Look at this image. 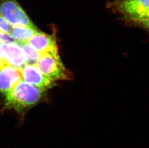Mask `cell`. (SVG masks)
<instances>
[{"label":"cell","instance_id":"4fadbf2b","mask_svg":"<svg viewBox=\"0 0 149 148\" xmlns=\"http://www.w3.org/2000/svg\"><path fill=\"white\" fill-rule=\"evenodd\" d=\"M140 22L142 24L144 27L149 30V19L140 21Z\"/></svg>","mask_w":149,"mask_h":148},{"label":"cell","instance_id":"6da1fadb","mask_svg":"<svg viewBox=\"0 0 149 148\" xmlns=\"http://www.w3.org/2000/svg\"><path fill=\"white\" fill-rule=\"evenodd\" d=\"M42 92V89L21 80L11 90L4 94L5 107L24 113L38 102Z\"/></svg>","mask_w":149,"mask_h":148},{"label":"cell","instance_id":"9c48e42d","mask_svg":"<svg viewBox=\"0 0 149 148\" xmlns=\"http://www.w3.org/2000/svg\"><path fill=\"white\" fill-rule=\"evenodd\" d=\"M149 4V0H119L116 1L114 6L120 13L128 17L136 7L141 5Z\"/></svg>","mask_w":149,"mask_h":148},{"label":"cell","instance_id":"277c9868","mask_svg":"<svg viewBox=\"0 0 149 148\" xmlns=\"http://www.w3.org/2000/svg\"><path fill=\"white\" fill-rule=\"evenodd\" d=\"M0 53L7 64L18 69L27 64L24 52L17 42L0 44Z\"/></svg>","mask_w":149,"mask_h":148},{"label":"cell","instance_id":"ba28073f","mask_svg":"<svg viewBox=\"0 0 149 148\" xmlns=\"http://www.w3.org/2000/svg\"><path fill=\"white\" fill-rule=\"evenodd\" d=\"M37 31L36 28L14 27L12 28L9 34L15 42L21 44L28 42L30 38Z\"/></svg>","mask_w":149,"mask_h":148},{"label":"cell","instance_id":"30bf717a","mask_svg":"<svg viewBox=\"0 0 149 148\" xmlns=\"http://www.w3.org/2000/svg\"><path fill=\"white\" fill-rule=\"evenodd\" d=\"M25 55L27 64L35 65L40 59L41 54L28 42L19 44Z\"/></svg>","mask_w":149,"mask_h":148},{"label":"cell","instance_id":"52a82bcc","mask_svg":"<svg viewBox=\"0 0 149 148\" xmlns=\"http://www.w3.org/2000/svg\"><path fill=\"white\" fill-rule=\"evenodd\" d=\"M21 80L19 69L6 64L0 70V92L6 94Z\"/></svg>","mask_w":149,"mask_h":148},{"label":"cell","instance_id":"7a4b0ae2","mask_svg":"<svg viewBox=\"0 0 149 148\" xmlns=\"http://www.w3.org/2000/svg\"><path fill=\"white\" fill-rule=\"evenodd\" d=\"M45 77L51 81L72 79V74L67 70L58 53H45L35 64Z\"/></svg>","mask_w":149,"mask_h":148},{"label":"cell","instance_id":"3957f363","mask_svg":"<svg viewBox=\"0 0 149 148\" xmlns=\"http://www.w3.org/2000/svg\"><path fill=\"white\" fill-rule=\"evenodd\" d=\"M0 15L12 28H36L16 0H0Z\"/></svg>","mask_w":149,"mask_h":148},{"label":"cell","instance_id":"8fae6325","mask_svg":"<svg viewBox=\"0 0 149 148\" xmlns=\"http://www.w3.org/2000/svg\"><path fill=\"white\" fill-rule=\"evenodd\" d=\"M12 27L0 15V32L9 33Z\"/></svg>","mask_w":149,"mask_h":148},{"label":"cell","instance_id":"7c38bea8","mask_svg":"<svg viewBox=\"0 0 149 148\" xmlns=\"http://www.w3.org/2000/svg\"><path fill=\"white\" fill-rule=\"evenodd\" d=\"M7 64L4 58L1 56V54L0 53V70L3 68V66Z\"/></svg>","mask_w":149,"mask_h":148},{"label":"cell","instance_id":"8992f818","mask_svg":"<svg viewBox=\"0 0 149 148\" xmlns=\"http://www.w3.org/2000/svg\"><path fill=\"white\" fill-rule=\"evenodd\" d=\"M28 43L41 55L45 53H58L56 39L53 35L37 31L30 38Z\"/></svg>","mask_w":149,"mask_h":148},{"label":"cell","instance_id":"5b68a950","mask_svg":"<svg viewBox=\"0 0 149 148\" xmlns=\"http://www.w3.org/2000/svg\"><path fill=\"white\" fill-rule=\"evenodd\" d=\"M23 80L35 87L45 91L54 86L53 81L41 73L36 65L26 64L19 69Z\"/></svg>","mask_w":149,"mask_h":148}]
</instances>
